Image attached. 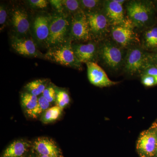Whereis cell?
Returning <instances> with one entry per match:
<instances>
[{"label":"cell","mask_w":157,"mask_h":157,"mask_svg":"<svg viewBox=\"0 0 157 157\" xmlns=\"http://www.w3.org/2000/svg\"><path fill=\"white\" fill-rule=\"evenodd\" d=\"M29 144L23 140H17L11 144L5 150L2 157H23Z\"/></svg>","instance_id":"obj_18"},{"label":"cell","mask_w":157,"mask_h":157,"mask_svg":"<svg viewBox=\"0 0 157 157\" xmlns=\"http://www.w3.org/2000/svg\"><path fill=\"white\" fill-rule=\"evenodd\" d=\"M50 104L43 96H40L38 99L37 106L31 111L27 112V113L30 117L37 118L49 108Z\"/></svg>","instance_id":"obj_20"},{"label":"cell","mask_w":157,"mask_h":157,"mask_svg":"<svg viewBox=\"0 0 157 157\" xmlns=\"http://www.w3.org/2000/svg\"><path fill=\"white\" fill-rule=\"evenodd\" d=\"M62 110L61 108L57 105L48 108L43 113L42 121L44 123L48 124L57 120L60 116Z\"/></svg>","instance_id":"obj_22"},{"label":"cell","mask_w":157,"mask_h":157,"mask_svg":"<svg viewBox=\"0 0 157 157\" xmlns=\"http://www.w3.org/2000/svg\"><path fill=\"white\" fill-rule=\"evenodd\" d=\"M85 14L92 40L100 42L109 37L111 25L103 9Z\"/></svg>","instance_id":"obj_7"},{"label":"cell","mask_w":157,"mask_h":157,"mask_svg":"<svg viewBox=\"0 0 157 157\" xmlns=\"http://www.w3.org/2000/svg\"><path fill=\"white\" fill-rule=\"evenodd\" d=\"M151 127L152 128H154L156 130H157V121L155 122L153 124Z\"/></svg>","instance_id":"obj_34"},{"label":"cell","mask_w":157,"mask_h":157,"mask_svg":"<svg viewBox=\"0 0 157 157\" xmlns=\"http://www.w3.org/2000/svg\"><path fill=\"white\" fill-rule=\"evenodd\" d=\"M157 143L156 130L151 127L140 133L136 148L140 157L156 156Z\"/></svg>","instance_id":"obj_9"},{"label":"cell","mask_w":157,"mask_h":157,"mask_svg":"<svg viewBox=\"0 0 157 157\" xmlns=\"http://www.w3.org/2000/svg\"><path fill=\"white\" fill-rule=\"evenodd\" d=\"M140 45L149 52L157 50V24L142 30L140 36Z\"/></svg>","instance_id":"obj_17"},{"label":"cell","mask_w":157,"mask_h":157,"mask_svg":"<svg viewBox=\"0 0 157 157\" xmlns=\"http://www.w3.org/2000/svg\"><path fill=\"white\" fill-rule=\"evenodd\" d=\"M155 2H154L155 3V5L156 6V8L157 7V1H155Z\"/></svg>","instance_id":"obj_36"},{"label":"cell","mask_w":157,"mask_h":157,"mask_svg":"<svg viewBox=\"0 0 157 157\" xmlns=\"http://www.w3.org/2000/svg\"><path fill=\"white\" fill-rule=\"evenodd\" d=\"M103 9L111 26L124 24L128 21L125 16L123 6L115 0L104 1Z\"/></svg>","instance_id":"obj_11"},{"label":"cell","mask_w":157,"mask_h":157,"mask_svg":"<svg viewBox=\"0 0 157 157\" xmlns=\"http://www.w3.org/2000/svg\"><path fill=\"white\" fill-rule=\"evenodd\" d=\"M11 23L17 34L24 35L28 33L30 22L26 11L21 8L14 9L11 14Z\"/></svg>","instance_id":"obj_15"},{"label":"cell","mask_w":157,"mask_h":157,"mask_svg":"<svg viewBox=\"0 0 157 157\" xmlns=\"http://www.w3.org/2000/svg\"><path fill=\"white\" fill-rule=\"evenodd\" d=\"M142 74H146L153 76L157 82V67L154 66H149L144 71Z\"/></svg>","instance_id":"obj_30"},{"label":"cell","mask_w":157,"mask_h":157,"mask_svg":"<svg viewBox=\"0 0 157 157\" xmlns=\"http://www.w3.org/2000/svg\"><path fill=\"white\" fill-rule=\"evenodd\" d=\"M52 6L55 9H56L59 13H64V8L63 6V1L61 0H52L49 1Z\"/></svg>","instance_id":"obj_31"},{"label":"cell","mask_w":157,"mask_h":157,"mask_svg":"<svg viewBox=\"0 0 157 157\" xmlns=\"http://www.w3.org/2000/svg\"><path fill=\"white\" fill-rule=\"evenodd\" d=\"M28 3L33 9H44L47 7L48 2L46 0H30L28 1Z\"/></svg>","instance_id":"obj_28"},{"label":"cell","mask_w":157,"mask_h":157,"mask_svg":"<svg viewBox=\"0 0 157 157\" xmlns=\"http://www.w3.org/2000/svg\"><path fill=\"white\" fill-rule=\"evenodd\" d=\"M129 21L120 25L111 26L109 37L119 46L128 49L135 45H140V36Z\"/></svg>","instance_id":"obj_6"},{"label":"cell","mask_w":157,"mask_h":157,"mask_svg":"<svg viewBox=\"0 0 157 157\" xmlns=\"http://www.w3.org/2000/svg\"><path fill=\"white\" fill-rule=\"evenodd\" d=\"M51 16L39 15L34 20L33 29L35 36L40 42L46 43L49 36Z\"/></svg>","instance_id":"obj_16"},{"label":"cell","mask_w":157,"mask_h":157,"mask_svg":"<svg viewBox=\"0 0 157 157\" xmlns=\"http://www.w3.org/2000/svg\"><path fill=\"white\" fill-rule=\"evenodd\" d=\"M70 98L68 93L63 90L56 92V105L62 109L68 105L70 102Z\"/></svg>","instance_id":"obj_25"},{"label":"cell","mask_w":157,"mask_h":157,"mask_svg":"<svg viewBox=\"0 0 157 157\" xmlns=\"http://www.w3.org/2000/svg\"><path fill=\"white\" fill-rule=\"evenodd\" d=\"M127 51L108 37L99 42L98 61L110 73H119L122 71Z\"/></svg>","instance_id":"obj_2"},{"label":"cell","mask_w":157,"mask_h":157,"mask_svg":"<svg viewBox=\"0 0 157 157\" xmlns=\"http://www.w3.org/2000/svg\"><path fill=\"white\" fill-rule=\"evenodd\" d=\"M148 52L140 45H135L127 49L122 71L128 76H141L150 66Z\"/></svg>","instance_id":"obj_4"},{"label":"cell","mask_w":157,"mask_h":157,"mask_svg":"<svg viewBox=\"0 0 157 157\" xmlns=\"http://www.w3.org/2000/svg\"><path fill=\"white\" fill-rule=\"evenodd\" d=\"M39 157H49L48 156H45V155H39Z\"/></svg>","instance_id":"obj_35"},{"label":"cell","mask_w":157,"mask_h":157,"mask_svg":"<svg viewBox=\"0 0 157 157\" xmlns=\"http://www.w3.org/2000/svg\"><path fill=\"white\" fill-rule=\"evenodd\" d=\"M125 6L127 18L135 29L143 30L155 24L157 8L153 1L132 0Z\"/></svg>","instance_id":"obj_1"},{"label":"cell","mask_w":157,"mask_h":157,"mask_svg":"<svg viewBox=\"0 0 157 157\" xmlns=\"http://www.w3.org/2000/svg\"><path fill=\"white\" fill-rule=\"evenodd\" d=\"M47 81L45 79H37L29 82L25 86V88L28 93L35 96L38 97L47 88Z\"/></svg>","instance_id":"obj_19"},{"label":"cell","mask_w":157,"mask_h":157,"mask_svg":"<svg viewBox=\"0 0 157 157\" xmlns=\"http://www.w3.org/2000/svg\"><path fill=\"white\" fill-rule=\"evenodd\" d=\"M42 95L49 103H52L56 100V92L52 86H48L45 89Z\"/></svg>","instance_id":"obj_26"},{"label":"cell","mask_w":157,"mask_h":157,"mask_svg":"<svg viewBox=\"0 0 157 157\" xmlns=\"http://www.w3.org/2000/svg\"><path fill=\"white\" fill-rule=\"evenodd\" d=\"M64 10H66L71 16L82 12L80 1L77 0H63V1Z\"/></svg>","instance_id":"obj_24"},{"label":"cell","mask_w":157,"mask_h":157,"mask_svg":"<svg viewBox=\"0 0 157 157\" xmlns=\"http://www.w3.org/2000/svg\"><path fill=\"white\" fill-rule=\"evenodd\" d=\"M12 48L17 53L25 56H38V50L32 39L13 36L11 39Z\"/></svg>","instance_id":"obj_13"},{"label":"cell","mask_w":157,"mask_h":157,"mask_svg":"<svg viewBox=\"0 0 157 157\" xmlns=\"http://www.w3.org/2000/svg\"><path fill=\"white\" fill-rule=\"evenodd\" d=\"M80 2L82 10L85 13H88L103 9L104 1L81 0Z\"/></svg>","instance_id":"obj_21"},{"label":"cell","mask_w":157,"mask_h":157,"mask_svg":"<svg viewBox=\"0 0 157 157\" xmlns=\"http://www.w3.org/2000/svg\"><path fill=\"white\" fill-rule=\"evenodd\" d=\"M70 27L71 17L64 13L57 12L51 15L47 46L50 48L70 41Z\"/></svg>","instance_id":"obj_3"},{"label":"cell","mask_w":157,"mask_h":157,"mask_svg":"<svg viewBox=\"0 0 157 157\" xmlns=\"http://www.w3.org/2000/svg\"><path fill=\"white\" fill-rule=\"evenodd\" d=\"M71 41L49 48L45 58L59 64L82 70V63L75 55Z\"/></svg>","instance_id":"obj_5"},{"label":"cell","mask_w":157,"mask_h":157,"mask_svg":"<svg viewBox=\"0 0 157 157\" xmlns=\"http://www.w3.org/2000/svg\"><path fill=\"white\" fill-rule=\"evenodd\" d=\"M70 40L86 42L93 40L86 14L83 11L71 17Z\"/></svg>","instance_id":"obj_8"},{"label":"cell","mask_w":157,"mask_h":157,"mask_svg":"<svg viewBox=\"0 0 157 157\" xmlns=\"http://www.w3.org/2000/svg\"><path fill=\"white\" fill-rule=\"evenodd\" d=\"M21 103L25 108L26 112H28L37 106L39 98L28 92L22 93L21 95Z\"/></svg>","instance_id":"obj_23"},{"label":"cell","mask_w":157,"mask_h":157,"mask_svg":"<svg viewBox=\"0 0 157 157\" xmlns=\"http://www.w3.org/2000/svg\"><path fill=\"white\" fill-rule=\"evenodd\" d=\"M86 64L88 78L93 85L99 87H109L117 85L119 82L109 79L105 71L97 63L91 62Z\"/></svg>","instance_id":"obj_10"},{"label":"cell","mask_w":157,"mask_h":157,"mask_svg":"<svg viewBox=\"0 0 157 157\" xmlns=\"http://www.w3.org/2000/svg\"><path fill=\"white\" fill-rule=\"evenodd\" d=\"M142 84L146 87H152L157 85V82L153 76L146 74H142L140 76Z\"/></svg>","instance_id":"obj_27"},{"label":"cell","mask_w":157,"mask_h":157,"mask_svg":"<svg viewBox=\"0 0 157 157\" xmlns=\"http://www.w3.org/2000/svg\"><path fill=\"white\" fill-rule=\"evenodd\" d=\"M99 42L90 41L86 44L73 45L74 53L82 63L98 61Z\"/></svg>","instance_id":"obj_12"},{"label":"cell","mask_w":157,"mask_h":157,"mask_svg":"<svg viewBox=\"0 0 157 157\" xmlns=\"http://www.w3.org/2000/svg\"><path fill=\"white\" fill-rule=\"evenodd\" d=\"M116 2L117 3H118L120 5H122L123 6L124 4L127 2V1H125V0H115Z\"/></svg>","instance_id":"obj_33"},{"label":"cell","mask_w":157,"mask_h":157,"mask_svg":"<svg viewBox=\"0 0 157 157\" xmlns=\"http://www.w3.org/2000/svg\"><path fill=\"white\" fill-rule=\"evenodd\" d=\"M156 131L157 132V130H156ZM156 157H157V148H156Z\"/></svg>","instance_id":"obj_37"},{"label":"cell","mask_w":157,"mask_h":157,"mask_svg":"<svg viewBox=\"0 0 157 157\" xmlns=\"http://www.w3.org/2000/svg\"><path fill=\"white\" fill-rule=\"evenodd\" d=\"M148 56L150 66L157 67V50L152 52H148Z\"/></svg>","instance_id":"obj_32"},{"label":"cell","mask_w":157,"mask_h":157,"mask_svg":"<svg viewBox=\"0 0 157 157\" xmlns=\"http://www.w3.org/2000/svg\"><path fill=\"white\" fill-rule=\"evenodd\" d=\"M34 148L40 155L49 157H59V151L56 143L52 139L41 137L34 141Z\"/></svg>","instance_id":"obj_14"},{"label":"cell","mask_w":157,"mask_h":157,"mask_svg":"<svg viewBox=\"0 0 157 157\" xmlns=\"http://www.w3.org/2000/svg\"><path fill=\"white\" fill-rule=\"evenodd\" d=\"M8 14L6 7L3 5H1L0 7V25H1V30L3 29V25L6 24L7 21Z\"/></svg>","instance_id":"obj_29"}]
</instances>
